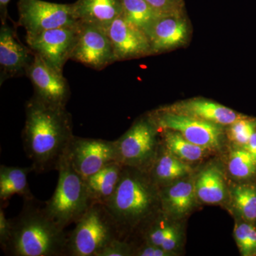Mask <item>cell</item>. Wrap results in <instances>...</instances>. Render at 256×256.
<instances>
[{"mask_svg":"<svg viewBox=\"0 0 256 256\" xmlns=\"http://www.w3.org/2000/svg\"><path fill=\"white\" fill-rule=\"evenodd\" d=\"M191 172L192 168L188 163L173 156L162 144L148 173L160 188L186 178Z\"/></svg>","mask_w":256,"mask_h":256,"instance_id":"44dd1931","label":"cell"},{"mask_svg":"<svg viewBox=\"0 0 256 256\" xmlns=\"http://www.w3.org/2000/svg\"><path fill=\"white\" fill-rule=\"evenodd\" d=\"M196 196L205 204L222 203L227 195L223 172L216 165L202 170L194 181Z\"/></svg>","mask_w":256,"mask_h":256,"instance_id":"603a6c76","label":"cell"},{"mask_svg":"<svg viewBox=\"0 0 256 256\" xmlns=\"http://www.w3.org/2000/svg\"><path fill=\"white\" fill-rule=\"evenodd\" d=\"M242 148L248 151L256 160V130L252 134L246 146Z\"/></svg>","mask_w":256,"mask_h":256,"instance_id":"e575fe53","label":"cell"},{"mask_svg":"<svg viewBox=\"0 0 256 256\" xmlns=\"http://www.w3.org/2000/svg\"><path fill=\"white\" fill-rule=\"evenodd\" d=\"M124 166L118 162L106 165L95 174L84 178L92 204L106 205L118 185Z\"/></svg>","mask_w":256,"mask_h":256,"instance_id":"ffe728a7","label":"cell"},{"mask_svg":"<svg viewBox=\"0 0 256 256\" xmlns=\"http://www.w3.org/2000/svg\"><path fill=\"white\" fill-rule=\"evenodd\" d=\"M74 18L80 22L106 30L122 14L120 0H77L72 4Z\"/></svg>","mask_w":256,"mask_h":256,"instance_id":"ac0fdd59","label":"cell"},{"mask_svg":"<svg viewBox=\"0 0 256 256\" xmlns=\"http://www.w3.org/2000/svg\"><path fill=\"white\" fill-rule=\"evenodd\" d=\"M132 242L121 238H116L109 242L98 256H133Z\"/></svg>","mask_w":256,"mask_h":256,"instance_id":"4dcf8cb0","label":"cell"},{"mask_svg":"<svg viewBox=\"0 0 256 256\" xmlns=\"http://www.w3.org/2000/svg\"><path fill=\"white\" fill-rule=\"evenodd\" d=\"M170 220L161 210L144 224L138 233L142 235L144 242L175 252L180 246L182 234Z\"/></svg>","mask_w":256,"mask_h":256,"instance_id":"d6986e66","label":"cell"},{"mask_svg":"<svg viewBox=\"0 0 256 256\" xmlns=\"http://www.w3.org/2000/svg\"><path fill=\"white\" fill-rule=\"evenodd\" d=\"M57 170L56 188L52 198L44 203V210L57 225L65 229L80 220L92 203L85 180L74 169L65 156Z\"/></svg>","mask_w":256,"mask_h":256,"instance_id":"277c9868","label":"cell"},{"mask_svg":"<svg viewBox=\"0 0 256 256\" xmlns=\"http://www.w3.org/2000/svg\"><path fill=\"white\" fill-rule=\"evenodd\" d=\"M158 16L184 12V0H146Z\"/></svg>","mask_w":256,"mask_h":256,"instance_id":"f546056e","label":"cell"},{"mask_svg":"<svg viewBox=\"0 0 256 256\" xmlns=\"http://www.w3.org/2000/svg\"><path fill=\"white\" fill-rule=\"evenodd\" d=\"M75 224L68 235L66 256H98L109 242L121 238L117 224L106 205L92 204Z\"/></svg>","mask_w":256,"mask_h":256,"instance_id":"5b68a950","label":"cell"},{"mask_svg":"<svg viewBox=\"0 0 256 256\" xmlns=\"http://www.w3.org/2000/svg\"><path fill=\"white\" fill-rule=\"evenodd\" d=\"M10 222L11 236L3 250L6 256H66L68 234L47 216L35 197L24 200L22 210Z\"/></svg>","mask_w":256,"mask_h":256,"instance_id":"3957f363","label":"cell"},{"mask_svg":"<svg viewBox=\"0 0 256 256\" xmlns=\"http://www.w3.org/2000/svg\"><path fill=\"white\" fill-rule=\"evenodd\" d=\"M70 60L96 70H102L117 62L106 30L80 22Z\"/></svg>","mask_w":256,"mask_h":256,"instance_id":"30bf717a","label":"cell"},{"mask_svg":"<svg viewBox=\"0 0 256 256\" xmlns=\"http://www.w3.org/2000/svg\"><path fill=\"white\" fill-rule=\"evenodd\" d=\"M120 2L122 16L144 33L158 18L146 0H120Z\"/></svg>","mask_w":256,"mask_h":256,"instance_id":"d4e9b609","label":"cell"},{"mask_svg":"<svg viewBox=\"0 0 256 256\" xmlns=\"http://www.w3.org/2000/svg\"><path fill=\"white\" fill-rule=\"evenodd\" d=\"M26 76L31 80L36 98L50 105L66 107L70 96L68 82L63 73L57 72L36 54Z\"/></svg>","mask_w":256,"mask_h":256,"instance_id":"7c38bea8","label":"cell"},{"mask_svg":"<svg viewBox=\"0 0 256 256\" xmlns=\"http://www.w3.org/2000/svg\"><path fill=\"white\" fill-rule=\"evenodd\" d=\"M228 170L234 178L247 180L256 174V160L244 148L236 150L228 160Z\"/></svg>","mask_w":256,"mask_h":256,"instance_id":"4316f807","label":"cell"},{"mask_svg":"<svg viewBox=\"0 0 256 256\" xmlns=\"http://www.w3.org/2000/svg\"><path fill=\"white\" fill-rule=\"evenodd\" d=\"M234 237L244 256L256 255V228L247 222L236 224Z\"/></svg>","mask_w":256,"mask_h":256,"instance_id":"83f0119b","label":"cell"},{"mask_svg":"<svg viewBox=\"0 0 256 256\" xmlns=\"http://www.w3.org/2000/svg\"><path fill=\"white\" fill-rule=\"evenodd\" d=\"M159 129L151 114L137 120L116 140L118 162L149 172L161 146Z\"/></svg>","mask_w":256,"mask_h":256,"instance_id":"8992f818","label":"cell"},{"mask_svg":"<svg viewBox=\"0 0 256 256\" xmlns=\"http://www.w3.org/2000/svg\"><path fill=\"white\" fill-rule=\"evenodd\" d=\"M18 25L23 26L26 36H34L47 30L73 26L72 4H58L44 0H18Z\"/></svg>","mask_w":256,"mask_h":256,"instance_id":"52a82bcc","label":"cell"},{"mask_svg":"<svg viewBox=\"0 0 256 256\" xmlns=\"http://www.w3.org/2000/svg\"><path fill=\"white\" fill-rule=\"evenodd\" d=\"M228 131L230 139L244 148L256 130V118H244L230 124Z\"/></svg>","mask_w":256,"mask_h":256,"instance_id":"f1b7e54d","label":"cell"},{"mask_svg":"<svg viewBox=\"0 0 256 256\" xmlns=\"http://www.w3.org/2000/svg\"><path fill=\"white\" fill-rule=\"evenodd\" d=\"M160 110L190 116L220 126H230L247 117L218 102L203 98L190 99L173 105L161 108Z\"/></svg>","mask_w":256,"mask_h":256,"instance_id":"2e32d148","label":"cell"},{"mask_svg":"<svg viewBox=\"0 0 256 256\" xmlns=\"http://www.w3.org/2000/svg\"><path fill=\"white\" fill-rule=\"evenodd\" d=\"M24 149L38 174L58 169L74 138L72 114L66 107L50 105L32 96L25 105Z\"/></svg>","mask_w":256,"mask_h":256,"instance_id":"6da1fadb","label":"cell"},{"mask_svg":"<svg viewBox=\"0 0 256 256\" xmlns=\"http://www.w3.org/2000/svg\"><path fill=\"white\" fill-rule=\"evenodd\" d=\"M78 23L73 26L47 30L34 36H26V44L57 72L63 73L70 60L78 35Z\"/></svg>","mask_w":256,"mask_h":256,"instance_id":"8fae6325","label":"cell"},{"mask_svg":"<svg viewBox=\"0 0 256 256\" xmlns=\"http://www.w3.org/2000/svg\"><path fill=\"white\" fill-rule=\"evenodd\" d=\"M163 146L182 161H198L205 156L208 150L188 140L181 133L172 130H162Z\"/></svg>","mask_w":256,"mask_h":256,"instance_id":"cb8c5ba5","label":"cell"},{"mask_svg":"<svg viewBox=\"0 0 256 256\" xmlns=\"http://www.w3.org/2000/svg\"><path fill=\"white\" fill-rule=\"evenodd\" d=\"M106 206L120 238L128 240L161 210L159 186L146 172L124 166L117 188Z\"/></svg>","mask_w":256,"mask_h":256,"instance_id":"7a4b0ae2","label":"cell"},{"mask_svg":"<svg viewBox=\"0 0 256 256\" xmlns=\"http://www.w3.org/2000/svg\"><path fill=\"white\" fill-rule=\"evenodd\" d=\"M34 58V53L18 40L16 30L8 23L0 28V82L26 76Z\"/></svg>","mask_w":256,"mask_h":256,"instance_id":"4fadbf2b","label":"cell"},{"mask_svg":"<svg viewBox=\"0 0 256 256\" xmlns=\"http://www.w3.org/2000/svg\"><path fill=\"white\" fill-rule=\"evenodd\" d=\"M11 0H0V18L2 24L6 23L8 18V5Z\"/></svg>","mask_w":256,"mask_h":256,"instance_id":"836d02e7","label":"cell"},{"mask_svg":"<svg viewBox=\"0 0 256 256\" xmlns=\"http://www.w3.org/2000/svg\"><path fill=\"white\" fill-rule=\"evenodd\" d=\"M11 233V222L5 216L4 210L2 206H1L0 208V245L2 250L9 242Z\"/></svg>","mask_w":256,"mask_h":256,"instance_id":"d6a6232c","label":"cell"},{"mask_svg":"<svg viewBox=\"0 0 256 256\" xmlns=\"http://www.w3.org/2000/svg\"><path fill=\"white\" fill-rule=\"evenodd\" d=\"M161 210L171 220H180L188 214L196 202L194 182L188 176L160 188Z\"/></svg>","mask_w":256,"mask_h":256,"instance_id":"e0dca14e","label":"cell"},{"mask_svg":"<svg viewBox=\"0 0 256 256\" xmlns=\"http://www.w3.org/2000/svg\"><path fill=\"white\" fill-rule=\"evenodd\" d=\"M146 34L152 54L162 53L183 45L188 40V26L183 13L158 16Z\"/></svg>","mask_w":256,"mask_h":256,"instance_id":"9a60e30c","label":"cell"},{"mask_svg":"<svg viewBox=\"0 0 256 256\" xmlns=\"http://www.w3.org/2000/svg\"><path fill=\"white\" fill-rule=\"evenodd\" d=\"M151 114L160 129L176 131L190 142L208 150L220 149L222 146L223 126L160 109Z\"/></svg>","mask_w":256,"mask_h":256,"instance_id":"ba28073f","label":"cell"},{"mask_svg":"<svg viewBox=\"0 0 256 256\" xmlns=\"http://www.w3.org/2000/svg\"><path fill=\"white\" fill-rule=\"evenodd\" d=\"M133 256H174L175 252H169L162 248L156 246L149 242H144L139 246H134Z\"/></svg>","mask_w":256,"mask_h":256,"instance_id":"1f68e13d","label":"cell"},{"mask_svg":"<svg viewBox=\"0 0 256 256\" xmlns=\"http://www.w3.org/2000/svg\"><path fill=\"white\" fill-rule=\"evenodd\" d=\"M236 210L245 222H256V188L252 184L236 186L232 192Z\"/></svg>","mask_w":256,"mask_h":256,"instance_id":"484cf974","label":"cell"},{"mask_svg":"<svg viewBox=\"0 0 256 256\" xmlns=\"http://www.w3.org/2000/svg\"><path fill=\"white\" fill-rule=\"evenodd\" d=\"M34 171L32 166L28 168L0 166V200L1 204L8 203L14 195L22 197L24 200L34 198L28 186V176Z\"/></svg>","mask_w":256,"mask_h":256,"instance_id":"7402d4cb","label":"cell"},{"mask_svg":"<svg viewBox=\"0 0 256 256\" xmlns=\"http://www.w3.org/2000/svg\"><path fill=\"white\" fill-rule=\"evenodd\" d=\"M106 32L110 38L117 62L152 54L146 34L127 21L122 15L111 23Z\"/></svg>","mask_w":256,"mask_h":256,"instance_id":"5bb4252c","label":"cell"},{"mask_svg":"<svg viewBox=\"0 0 256 256\" xmlns=\"http://www.w3.org/2000/svg\"><path fill=\"white\" fill-rule=\"evenodd\" d=\"M65 156L79 174L88 178L106 165L118 162L116 140L74 136Z\"/></svg>","mask_w":256,"mask_h":256,"instance_id":"9c48e42d","label":"cell"}]
</instances>
